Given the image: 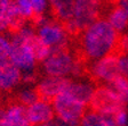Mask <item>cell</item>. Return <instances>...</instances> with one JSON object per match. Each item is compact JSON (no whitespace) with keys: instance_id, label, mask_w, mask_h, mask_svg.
<instances>
[{"instance_id":"cell-1","label":"cell","mask_w":128,"mask_h":126,"mask_svg":"<svg viewBox=\"0 0 128 126\" xmlns=\"http://www.w3.org/2000/svg\"><path fill=\"white\" fill-rule=\"evenodd\" d=\"M119 34L105 18H100L86 27L78 38L77 56L85 63L96 61L116 52Z\"/></svg>"},{"instance_id":"cell-2","label":"cell","mask_w":128,"mask_h":126,"mask_svg":"<svg viewBox=\"0 0 128 126\" xmlns=\"http://www.w3.org/2000/svg\"><path fill=\"white\" fill-rule=\"evenodd\" d=\"M102 5L100 1L77 0L74 1V16L71 22L62 25L69 38L78 39L81 32L102 15Z\"/></svg>"},{"instance_id":"cell-3","label":"cell","mask_w":128,"mask_h":126,"mask_svg":"<svg viewBox=\"0 0 128 126\" xmlns=\"http://www.w3.org/2000/svg\"><path fill=\"white\" fill-rule=\"evenodd\" d=\"M79 58L74 52H71L70 47L50 51V55L42 61L44 72L47 76L68 77L74 74Z\"/></svg>"},{"instance_id":"cell-4","label":"cell","mask_w":128,"mask_h":126,"mask_svg":"<svg viewBox=\"0 0 128 126\" xmlns=\"http://www.w3.org/2000/svg\"><path fill=\"white\" fill-rule=\"evenodd\" d=\"M89 110L101 115H114L118 111L126 109V105L117 97L114 92L106 85H97L89 100Z\"/></svg>"},{"instance_id":"cell-5","label":"cell","mask_w":128,"mask_h":126,"mask_svg":"<svg viewBox=\"0 0 128 126\" xmlns=\"http://www.w3.org/2000/svg\"><path fill=\"white\" fill-rule=\"evenodd\" d=\"M52 107L58 119L66 123H79L87 106L78 102L66 93H61L52 100Z\"/></svg>"},{"instance_id":"cell-6","label":"cell","mask_w":128,"mask_h":126,"mask_svg":"<svg viewBox=\"0 0 128 126\" xmlns=\"http://www.w3.org/2000/svg\"><path fill=\"white\" fill-rule=\"evenodd\" d=\"M87 73L90 74L92 79L95 81L109 83L119 75H124L120 64V56L111 53L98 60L93 61V64L87 67Z\"/></svg>"},{"instance_id":"cell-7","label":"cell","mask_w":128,"mask_h":126,"mask_svg":"<svg viewBox=\"0 0 128 126\" xmlns=\"http://www.w3.org/2000/svg\"><path fill=\"white\" fill-rule=\"evenodd\" d=\"M37 35L47 47L50 48V51L70 47V38L65 33L63 26L55 19H46L42 24H40Z\"/></svg>"},{"instance_id":"cell-8","label":"cell","mask_w":128,"mask_h":126,"mask_svg":"<svg viewBox=\"0 0 128 126\" xmlns=\"http://www.w3.org/2000/svg\"><path fill=\"white\" fill-rule=\"evenodd\" d=\"M71 81L72 80L70 77L46 76L38 82L34 90L40 100L52 103L54 98L65 91Z\"/></svg>"},{"instance_id":"cell-9","label":"cell","mask_w":128,"mask_h":126,"mask_svg":"<svg viewBox=\"0 0 128 126\" xmlns=\"http://www.w3.org/2000/svg\"><path fill=\"white\" fill-rule=\"evenodd\" d=\"M28 117L31 126H37L41 124H47L55 118V113L50 102L38 100L33 105L26 108Z\"/></svg>"},{"instance_id":"cell-10","label":"cell","mask_w":128,"mask_h":126,"mask_svg":"<svg viewBox=\"0 0 128 126\" xmlns=\"http://www.w3.org/2000/svg\"><path fill=\"white\" fill-rule=\"evenodd\" d=\"M9 60L21 72H32L36 67V59L31 50L25 44H12V52Z\"/></svg>"},{"instance_id":"cell-11","label":"cell","mask_w":128,"mask_h":126,"mask_svg":"<svg viewBox=\"0 0 128 126\" xmlns=\"http://www.w3.org/2000/svg\"><path fill=\"white\" fill-rule=\"evenodd\" d=\"M22 82V72L9 59L0 61V90L10 91Z\"/></svg>"},{"instance_id":"cell-12","label":"cell","mask_w":128,"mask_h":126,"mask_svg":"<svg viewBox=\"0 0 128 126\" xmlns=\"http://www.w3.org/2000/svg\"><path fill=\"white\" fill-rule=\"evenodd\" d=\"M94 90H95V86L90 82L71 81L63 93H66L68 95L77 100L78 102L87 106L89 103L92 95H93Z\"/></svg>"},{"instance_id":"cell-13","label":"cell","mask_w":128,"mask_h":126,"mask_svg":"<svg viewBox=\"0 0 128 126\" xmlns=\"http://www.w3.org/2000/svg\"><path fill=\"white\" fill-rule=\"evenodd\" d=\"M52 14L56 22H58L61 25L68 24L73 19L74 16V1L73 0H53L50 2Z\"/></svg>"},{"instance_id":"cell-14","label":"cell","mask_w":128,"mask_h":126,"mask_svg":"<svg viewBox=\"0 0 128 126\" xmlns=\"http://www.w3.org/2000/svg\"><path fill=\"white\" fill-rule=\"evenodd\" d=\"M5 113L7 121L12 126H31L28 117L26 107L16 102L14 99L7 103L5 107Z\"/></svg>"},{"instance_id":"cell-15","label":"cell","mask_w":128,"mask_h":126,"mask_svg":"<svg viewBox=\"0 0 128 126\" xmlns=\"http://www.w3.org/2000/svg\"><path fill=\"white\" fill-rule=\"evenodd\" d=\"M21 44H25L30 50H31L32 55L34 57L36 61H44L48 56L50 55V48L44 43L40 38L37 35L34 31H32L31 33L25 37L23 43Z\"/></svg>"},{"instance_id":"cell-16","label":"cell","mask_w":128,"mask_h":126,"mask_svg":"<svg viewBox=\"0 0 128 126\" xmlns=\"http://www.w3.org/2000/svg\"><path fill=\"white\" fill-rule=\"evenodd\" d=\"M108 23L111 25L114 31L119 33H124L128 29V17L125 14V11L116 3V6L109 7V10L106 13Z\"/></svg>"},{"instance_id":"cell-17","label":"cell","mask_w":128,"mask_h":126,"mask_svg":"<svg viewBox=\"0 0 128 126\" xmlns=\"http://www.w3.org/2000/svg\"><path fill=\"white\" fill-rule=\"evenodd\" d=\"M79 126H117L113 119V115H101L88 110L81 117Z\"/></svg>"},{"instance_id":"cell-18","label":"cell","mask_w":128,"mask_h":126,"mask_svg":"<svg viewBox=\"0 0 128 126\" xmlns=\"http://www.w3.org/2000/svg\"><path fill=\"white\" fill-rule=\"evenodd\" d=\"M109 89L114 92L124 105L128 103V77L126 75H119L111 82L105 84Z\"/></svg>"},{"instance_id":"cell-19","label":"cell","mask_w":128,"mask_h":126,"mask_svg":"<svg viewBox=\"0 0 128 126\" xmlns=\"http://www.w3.org/2000/svg\"><path fill=\"white\" fill-rule=\"evenodd\" d=\"M14 100H15L16 102L21 103L22 106L28 108L29 106L33 105V103L37 102L38 100H40V99L38 97L34 89H23L17 92V94L14 98Z\"/></svg>"},{"instance_id":"cell-20","label":"cell","mask_w":128,"mask_h":126,"mask_svg":"<svg viewBox=\"0 0 128 126\" xmlns=\"http://www.w3.org/2000/svg\"><path fill=\"white\" fill-rule=\"evenodd\" d=\"M15 2L18 14L25 21H29L33 17V9H32L31 1H29V0H17Z\"/></svg>"},{"instance_id":"cell-21","label":"cell","mask_w":128,"mask_h":126,"mask_svg":"<svg viewBox=\"0 0 128 126\" xmlns=\"http://www.w3.org/2000/svg\"><path fill=\"white\" fill-rule=\"evenodd\" d=\"M12 52V43L10 39L0 34V61L8 60Z\"/></svg>"},{"instance_id":"cell-22","label":"cell","mask_w":128,"mask_h":126,"mask_svg":"<svg viewBox=\"0 0 128 126\" xmlns=\"http://www.w3.org/2000/svg\"><path fill=\"white\" fill-rule=\"evenodd\" d=\"M114 53L118 56L128 55V31H125L124 33L119 34L117 49H116Z\"/></svg>"},{"instance_id":"cell-23","label":"cell","mask_w":128,"mask_h":126,"mask_svg":"<svg viewBox=\"0 0 128 126\" xmlns=\"http://www.w3.org/2000/svg\"><path fill=\"white\" fill-rule=\"evenodd\" d=\"M113 119L117 126H127L128 125V114L126 109L118 111L113 115Z\"/></svg>"},{"instance_id":"cell-24","label":"cell","mask_w":128,"mask_h":126,"mask_svg":"<svg viewBox=\"0 0 128 126\" xmlns=\"http://www.w3.org/2000/svg\"><path fill=\"white\" fill-rule=\"evenodd\" d=\"M38 80V74L34 71L26 72V73L22 74V82L24 83H33Z\"/></svg>"},{"instance_id":"cell-25","label":"cell","mask_w":128,"mask_h":126,"mask_svg":"<svg viewBox=\"0 0 128 126\" xmlns=\"http://www.w3.org/2000/svg\"><path fill=\"white\" fill-rule=\"evenodd\" d=\"M49 125L50 126H79V123H66V122H63L58 118H54L52 122H49Z\"/></svg>"},{"instance_id":"cell-26","label":"cell","mask_w":128,"mask_h":126,"mask_svg":"<svg viewBox=\"0 0 128 126\" xmlns=\"http://www.w3.org/2000/svg\"><path fill=\"white\" fill-rule=\"evenodd\" d=\"M120 64H121V68H122L124 75L128 77V55L120 56Z\"/></svg>"},{"instance_id":"cell-27","label":"cell","mask_w":128,"mask_h":126,"mask_svg":"<svg viewBox=\"0 0 128 126\" xmlns=\"http://www.w3.org/2000/svg\"><path fill=\"white\" fill-rule=\"evenodd\" d=\"M0 126H12L9 124V122L7 121L5 108H1V107H0Z\"/></svg>"},{"instance_id":"cell-28","label":"cell","mask_w":128,"mask_h":126,"mask_svg":"<svg viewBox=\"0 0 128 126\" xmlns=\"http://www.w3.org/2000/svg\"><path fill=\"white\" fill-rule=\"evenodd\" d=\"M117 3L118 6H119L121 9H122L124 11H125V14L127 15V17H128V0H121V1H117Z\"/></svg>"}]
</instances>
